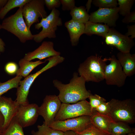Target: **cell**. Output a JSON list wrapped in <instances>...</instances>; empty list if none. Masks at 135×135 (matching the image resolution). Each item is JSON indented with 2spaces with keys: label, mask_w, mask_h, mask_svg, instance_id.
<instances>
[{
  "label": "cell",
  "mask_w": 135,
  "mask_h": 135,
  "mask_svg": "<svg viewBox=\"0 0 135 135\" xmlns=\"http://www.w3.org/2000/svg\"><path fill=\"white\" fill-rule=\"evenodd\" d=\"M22 78L21 76H16L6 82H0V97L10 89L15 88H17Z\"/></svg>",
  "instance_id": "26"
},
{
  "label": "cell",
  "mask_w": 135,
  "mask_h": 135,
  "mask_svg": "<svg viewBox=\"0 0 135 135\" xmlns=\"http://www.w3.org/2000/svg\"><path fill=\"white\" fill-rule=\"evenodd\" d=\"M74 132L76 135H107L92 124L82 131Z\"/></svg>",
  "instance_id": "30"
},
{
  "label": "cell",
  "mask_w": 135,
  "mask_h": 135,
  "mask_svg": "<svg viewBox=\"0 0 135 135\" xmlns=\"http://www.w3.org/2000/svg\"><path fill=\"white\" fill-rule=\"evenodd\" d=\"M1 28V24H0V30ZM5 44L2 40L0 38V52H4L5 50Z\"/></svg>",
  "instance_id": "38"
},
{
  "label": "cell",
  "mask_w": 135,
  "mask_h": 135,
  "mask_svg": "<svg viewBox=\"0 0 135 135\" xmlns=\"http://www.w3.org/2000/svg\"><path fill=\"white\" fill-rule=\"evenodd\" d=\"M119 8V14L124 16L130 12L134 0H117Z\"/></svg>",
  "instance_id": "28"
},
{
  "label": "cell",
  "mask_w": 135,
  "mask_h": 135,
  "mask_svg": "<svg viewBox=\"0 0 135 135\" xmlns=\"http://www.w3.org/2000/svg\"><path fill=\"white\" fill-rule=\"evenodd\" d=\"M91 124L90 116H83L55 121L48 126L54 130L63 132L69 130L75 132L82 131Z\"/></svg>",
  "instance_id": "11"
},
{
  "label": "cell",
  "mask_w": 135,
  "mask_h": 135,
  "mask_svg": "<svg viewBox=\"0 0 135 135\" xmlns=\"http://www.w3.org/2000/svg\"><path fill=\"white\" fill-rule=\"evenodd\" d=\"M60 14L58 10L54 9L46 17L42 18L40 22L35 24L36 29L38 30L41 27L42 29L38 33L33 35V40L34 41L39 43L46 38H51L56 37V32L58 27L62 24Z\"/></svg>",
  "instance_id": "6"
},
{
  "label": "cell",
  "mask_w": 135,
  "mask_h": 135,
  "mask_svg": "<svg viewBox=\"0 0 135 135\" xmlns=\"http://www.w3.org/2000/svg\"><path fill=\"white\" fill-rule=\"evenodd\" d=\"M0 53H1V52H0Z\"/></svg>",
  "instance_id": "45"
},
{
  "label": "cell",
  "mask_w": 135,
  "mask_h": 135,
  "mask_svg": "<svg viewBox=\"0 0 135 135\" xmlns=\"http://www.w3.org/2000/svg\"><path fill=\"white\" fill-rule=\"evenodd\" d=\"M60 52L54 49V43L52 42L44 41L34 50L26 54L24 58L28 61L36 58L41 60L52 56L60 55Z\"/></svg>",
  "instance_id": "16"
},
{
  "label": "cell",
  "mask_w": 135,
  "mask_h": 135,
  "mask_svg": "<svg viewBox=\"0 0 135 135\" xmlns=\"http://www.w3.org/2000/svg\"><path fill=\"white\" fill-rule=\"evenodd\" d=\"M106 44L115 47L120 52H130L135 43L132 39L123 34L113 28H110L104 38Z\"/></svg>",
  "instance_id": "12"
},
{
  "label": "cell",
  "mask_w": 135,
  "mask_h": 135,
  "mask_svg": "<svg viewBox=\"0 0 135 135\" xmlns=\"http://www.w3.org/2000/svg\"><path fill=\"white\" fill-rule=\"evenodd\" d=\"M92 2V0H88L86 3V8L88 12L89 11Z\"/></svg>",
  "instance_id": "39"
},
{
  "label": "cell",
  "mask_w": 135,
  "mask_h": 135,
  "mask_svg": "<svg viewBox=\"0 0 135 135\" xmlns=\"http://www.w3.org/2000/svg\"><path fill=\"white\" fill-rule=\"evenodd\" d=\"M30 0H8L0 10V19H3L8 13L12 9L17 7H23Z\"/></svg>",
  "instance_id": "25"
},
{
  "label": "cell",
  "mask_w": 135,
  "mask_h": 135,
  "mask_svg": "<svg viewBox=\"0 0 135 135\" xmlns=\"http://www.w3.org/2000/svg\"><path fill=\"white\" fill-rule=\"evenodd\" d=\"M64 26L69 33L72 46H77L80 36L84 34L85 24L72 19L66 22Z\"/></svg>",
  "instance_id": "19"
},
{
  "label": "cell",
  "mask_w": 135,
  "mask_h": 135,
  "mask_svg": "<svg viewBox=\"0 0 135 135\" xmlns=\"http://www.w3.org/2000/svg\"><path fill=\"white\" fill-rule=\"evenodd\" d=\"M39 106L35 103L20 105L16 116L23 128L34 124L38 116Z\"/></svg>",
  "instance_id": "13"
},
{
  "label": "cell",
  "mask_w": 135,
  "mask_h": 135,
  "mask_svg": "<svg viewBox=\"0 0 135 135\" xmlns=\"http://www.w3.org/2000/svg\"><path fill=\"white\" fill-rule=\"evenodd\" d=\"M23 7L19 8L13 14L4 20L1 28L13 34L22 43L33 39V35L26 26L22 14Z\"/></svg>",
  "instance_id": "4"
},
{
  "label": "cell",
  "mask_w": 135,
  "mask_h": 135,
  "mask_svg": "<svg viewBox=\"0 0 135 135\" xmlns=\"http://www.w3.org/2000/svg\"><path fill=\"white\" fill-rule=\"evenodd\" d=\"M4 117L0 111V130L1 131L2 129L4 123Z\"/></svg>",
  "instance_id": "40"
},
{
  "label": "cell",
  "mask_w": 135,
  "mask_h": 135,
  "mask_svg": "<svg viewBox=\"0 0 135 135\" xmlns=\"http://www.w3.org/2000/svg\"><path fill=\"white\" fill-rule=\"evenodd\" d=\"M90 117V122L92 125L106 135H110V125L114 121L109 114L104 115L96 111H94Z\"/></svg>",
  "instance_id": "17"
},
{
  "label": "cell",
  "mask_w": 135,
  "mask_h": 135,
  "mask_svg": "<svg viewBox=\"0 0 135 135\" xmlns=\"http://www.w3.org/2000/svg\"><path fill=\"white\" fill-rule=\"evenodd\" d=\"M109 114L115 122L132 124L135 122V101L131 99L122 100L114 98L109 102Z\"/></svg>",
  "instance_id": "5"
},
{
  "label": "cell",
  "mask_w": 135,
  "mask_h": 135,
  "mask_svg": "<svg viewBox=\"0 0 135 135\" xmlns=\"http://www.w3.org/2000/svg\"><path fill=\"white\" fill-rule=\"evenodd\" d=\"M116 56L126 76L134 75L135 73V54L120 52L117 53Z\"/></svg>",
  "instance_id": "18"
},
{
  "label": "cell",
  "mask_w": 135,
  "mask_h": 135,
  "mask_svg": "<svg viewBox=\"0 0 135 135\" xmlns=\"http://www.w3.org/2000/svg\"><path fill=\"white\" fill-rule=\"evenodd\" d=\"M60 1L62 6V8L63 11H70L76 6L74 0H60Z\"/></svg>",
  "instance_id": "33"
},
{
  "label": "cell",
  "mask_w": 135,
  "mask_h": 135,
  "mask_svg": "<svg viewBox=\"0 0 135 135\" xmlns=\"http://www.w3.org/2000/svg\"><path fill=\"white\" fill-rule=\"evenodd\" d=\"M107 58L104 59L97 54L88 57L81 63L78 74L86 82H98L104 80V74Z\"/></svg>",
  "instance_id": "2"
},
{
  "label": "cell",
  "mask_w": 135,
  "mask_h": 135,
  "mask_svg": "<svg viewBox=\"0 0 135 135\" xmlns=\"http://www.w3.org/2000/svg\"><path fill=\"white\" fill-rule=\"evenodd\" d=\"M19 106L16 101L13 100L11 98L2 96L0 97V111L4 119L2 132L16 116Z\"/></svg>",
  "instance_id": "15"
},
{
  "label": "cell",
  "mask_w": 135,
  "mask_h": 135,
  "mask_svg": "<svg viewBox=\"0 0 135 135\" xmlns=\"http://www.w3.org/2000/svg\"><path fill=\"white\" fill-rule=\"evenodd\" d=\"M64 58L58 55L51 57L46 59L48 63L39 70L33 74L28 75L24 80H20L17 88L16 98L15 100L18 105L29 103L28 96L30 89L36 78L42 73L63 62Z\"/></svg>",
  "instance_id": "3"
},
{
  "label": "cell",
  "mask_w": 135,
  "mask_h": 135,
  "mask_svg": "<svg viewBox=\"0 0 135 135\" xmlns=\"http://www.w3.org/2000/svg\"><path fill=\"white\" fill-rule=\"evenodd\" d=\"M92 114L89 102L86 100L72 104L62 103L54 121L64 120L83 116H90Z\"/></svg>",
  "instance_id": "7"
},
{
  "label": "cell",
  "mask_w": 135,
  "mask_h": 135,
  "mask_svg": "<svg viewBox=\"0 0 135 135\" xmlns=\"http://www.w3.org/2000/svg\"><path fill=\"white\" fill-rule=\"evenodd\" d=\"M107 60L110 62L106 66L104 72V80L106 84L119 87L123 86L127 76L118 60L114 55L107 58Z\"/></svg>",
  "instance_id": "8"
},
{
  "label": "cell",
  "mask_w": 135,
  "mask_h": 135,
  "mask_svg": "<svg viewBox=\"0 0 135 135\" xmlns=\"http://www.w3.org/2000/svg\"><path fill=\"white\" fill-rule=\"evenodd\" d=\"M78 73L74 72L69 83L63 84L57 80H54V86L59 91L58 96L62 103L70 104L86 100L92 94L86 87V82Z\"/></svg>",
  "instance_id": "1"
},
{
  "label": "cell",
  "mask_w": 135,
  "mask_h": 135,
  "mask_svg": "<svg viewBox=\"0 0 135 135\" xmlns=\"http://www.w3.org/2000/svg\"><path fill=\"white\" fill-rule=\"evenodd\" d=\"M127 27L128 31L125 35L128 37L130 36V38L133 39L135 38V24L128 25Z\"/></svg>",
  "instance_id": "37"
},
{
  "label": "cell",
  "mask_w": 135,
  "mask_h": 135,
  "mask_svg": "<svg viewBox=\"0 0 135 135\" xmlns=\"http://www.w3.org/2000/svg\"><path fill=\"white\" fill-rule=\"evenodd\" d=\"M44 2L45 5L50 10L59 8L61 4L60 0H44Z\"/></svg>",
  "instance_id": "35"
},
{
  "label": "cell",
  "mask_w": 135,
  "mask_h": 135,
  "mask_svg": "<svg viewBox=\"0 0 135 135\" xmlns=\"http://www.w3.org/2000/svg\"><path fill=\"white\" fill-rule=\"evenodd\" d=\"M122 135H135V132L131 133L128 134Z\"/></svg>",
  "instance_id": "43"
},
{
  "label": "cell",
  "mask_w": 135,
  "mask_h": 135,
  "mask_svg": "<svg viewBox=\"0 0 135 135\" xmlns=\"http://www.w3.org/2000/svg\"><path fill=\"white\" fill-rule=\"evenodd\" d=\"M4 69L8 74L10 75H13L16 73L18 69V66L15 63L10 62L6 65Z\"/></svg>",
  "instance_id": "34"
},
{
  "label": "cell",
  "mask_w": 135,
  "mask_h": 135,
  "mask_svg": "<svg viewBox=\"0 0 135 135\" xmlns=\"http://www.w3.org/2000/svg\"><path fill=\"white\" fill-rule=\"evenodd\" d=\"M70 14L72 19L79 22L85 24L89 21L90 15L84 6H75L70 11Z\"/></svg>",
  "instance_id": "23"
},
{
  "label": "cell",
  "mask_w": 135,
  "mask_h": 135,
  "mask_svg": "<svg viewBox=\"0 0 135 135\" xmlns=\"http://www.w3.org/2000/svg\"><path fill=\"white\" fill-rule=\"evenodd\" d=\"M110 135H122L135 132L134 130L128 124L122 122H113L110 129Z\"/></svg>",
  "instance_id": "22"
},
{
  "label": "cell",
  "mask_w": 135,
  "mask_h": 135,
  "mask_svg": "<svg viewBox=\"0 0 135 135\" xmlns=\"http://www.w3.org/2000/svg\"><path fill=\"white\" fill-rule=\"evenodd\" d=\"M90 101L89 102L91 108L93 112V110L102 102H106L104 98L99 95L92 94L88 97Z\"/></svg>",
  "instance_id": "31"
},
{
  "label": "cell",
  "mask_w": 135,
  "mask_h": 135,
  "mask_svg": "<svg viewBox=\"0 0 135 135\" xmlns=\"http://www.w3.org/2000/svg\"><path fill=\"white\" fill-rule=\"evenodd\" d=\"M23 128L15 116L0 135H24Z\"/></svg>",
  "instance_id": "24"
},
{
  "label": "cell",
  "mask_w": 135,
  "mask_h": 135,
  "mask_svg": "<svg viewBox=\"0 0 135 135\" xmlns=\"http://www.w3.org/2000/svg\"><path fill=\"white\" fill-rule=\"evenodd\" d=\"M110 109L109 102H104L101 104L93 111H96L102 114L106 115L109 114Z\"/></svg>",
  "instance_id": "32"
},
{
  "label": "cell",
  "mask_w": 135,
  "mask_h": 135,
  "mask_svg": "<svg viewBox=\"0 0 135 135\" xmlns=\"http://www.w3.org/2000/svg\"><path fill=\"white\" fill-rule=\"evenodd\" d=\"M46 62L40 60L33 62L27 60L24 58H22L19 62L20 68L16 72V76L25 78L29 75L30 72L36 67Z\"/></svg>",
  "instance_id": "21"
},
{
  "label": "cell",
  "mask_w": 135,
  "mask_h": 135,
  "mask_svg": "<svg viewBox=\"0 0 135 135\" xmlns=\"http://www.w3.org/2000/svg\"><path fill=\"white\" fill-rule=\"evenodd\" d=\"M92 3L99 8H111L117 7V0H94Z\"/></svg>",
  "instance_id": "29"
},
{
  "label": "cell",
  "mask_w": 135,
  "mask_h": 135,
  "mask_svg": "<svg viewBox=\"0 0 135 135\" xmlns=\"http://www.w3.org/2000/svg\"><path fill=\"white\" fill-rule=\"evenodd\" d=\"M37 128V131H32V135H64V132L54 130L46 125L44 122L42 125H38Z\"/></svg>",
  "instance_id": "27"
},
{
  "label": "cell",
  "mask_w": 135,
  "mask_h": 135,
  "mask_svg": "<svg viewBox=\"0 0 135 135\" xmlns=\"http://www.w3.org/2000/svg\"><path fill=\"white\" fill-rule=\"evenodd\" d=\"M44 6V0H30L23 7V16L29 29L34 23L39 22V18L48 16Z\"/></svg>",
  "instance_id": "9"
},
{
  "label": "cell",
  "mask_w": 135,
  "mask_h": 135,
  "mask_svg": "<svg viewBox=\"0 0 135 135\" xmlns=\"http://www.w3.org/2000/svg\"><path fill=\"white\" fill-rule=\"evenodd\" d=\"M124 23L128 24L135 22V11L131 12L129 14L124 16L122 20Z\"/></svg>",
  "instance_id": "36"
},
{
  "label": "cell",
  "mask_w": 135,
  "mask_h": 135,
  "mask_svg": "<svg viewBox=\"0 0 135 135\" xmlns=\"http://www.w3.org/2000/svg\"><path fill=\"white\" fill-rule=\"evenodd\" d=\"M2 133V132L1 130H0V135Z\"/></svg>",
  "instance_id": "44"
},
{
  "label": "cell",
  "mask_w": 135,
  "mask_h": 135,
  "mask_svg": "<svg viewBox=\"0 0 135 135\" xmlns=\"http://www.w3.org/2000/svg\"><path fill=\"white\" fill-rule=\"evenodd\" d=\"M64 135H76V134L74 132L69 130L64 132Z\"/></svg>",
  "instance_id": "41"
},
{
  "label": "cell",
  "mask_w": 135,
  "mask_h": 135,
  "mask_svg": "<svg viewBox=\"0 0 135 135\" xmlns=\"http://www.w3.org/2000/svg\"><path fill=\"white\" fill-rule=\"evenodd\" d=\"M61 104L58 96L50 95L46 96L42 103L39 106V115L44 119L43 122L46 125L49 126L54 121Z\"/></svg>",
  "instance_id": "10"
},
{
  "label": "cell",
  "mask_w": 135,
  "mask_h": 135,
  "mask_svg": "<svg viewBox=\"0 0 135 135\" xmlns=\"http://www.w3.org/2000/svg\"><path fill=\"white\" fill-rule=\"evenodd\" d=\"M8 0H0V10L6 4Z\"/></svg>",
  "instance_id": "42"
},
{
  "label": "cell",
  "mask_w": 135,
  "mask_h": 135,
  "mask_svg": "<svg viewBox=\"0 0 135 135\" xmlns=\"http://www.w3.org/2000/svg\"><path fill=\"white\" fill-rule=\"evenodd\" d=\"M118 7L111 8H99L91 13L89 21L96 23H104L110 27L116 26L119 17Z\"/></svg>",
  "instance_id": "14"
},
{
  "label": "cell",
  "mask_w": 135,
  "mask_h": 135,
  "mask_svg": "<svg viewBox=\"0 0 135 135\" xmlns=\"http://www.w3.org/2000/svg\"><path fill=\"white\" fill-rule=\"evenodd\" d=\"M110 28L106 24L93 22L88 21L85 24L84 34L89 36L95 34L104 38Z\"/></svg>",
  "instance_id": "20"
}]
</instances>
